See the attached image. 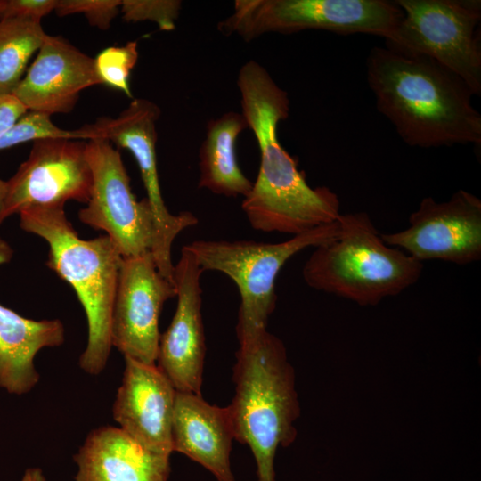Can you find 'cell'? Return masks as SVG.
Segmentation results:
<instances>
[{
  "instance_id": "1",
  "label": "cell",
  "mask_w": 481,
  "mask_h": 481,
  "mask_svg": "<svg viewBox=\"0 0 481 481\" xmlns=\"http://www.w3.org/2000/svg\"><path fill=\"white\" fill-rule=\"evenodd\" d=\"M237 86L241 113L260 151L257 180L241 203L251 227L294 236L336 222L341 214L337 194L328 187L309 186L278 140V124L289 111L287 93L255 61L240 68Z\"/></svg>"
},
{
  "instance_id": "2",
  "label": "cell",
  "mask_w": 481,
  "mask_h": 481,
  "mask_svg": "<svg viewBox=\"0 0 481 481\" xmlns=\"http://www.w3.org/2000/svg\"><path fill=\"white\" fill-rule=\"evenodd\" d=\"M367 80L378 110L408 145L481 143V115L466 83L435 60L387 44L367 59Z\"/></svg>"
},
{
  "instance_id": "3",
  "label": "cell",
  "mask_w": 481,
  "mask_h": 481,
  "mask_svg": "<svg viewBox=\"0 0 481 481\" xmlns=\"http://www.w3.org/2000/svg\"><path fill=\"white\" fill-rule=\"evenodd\" d=\"M233 381L235 395L228 407L235 440L249 446L257 481H276V452L294 442L300 413L294 371L282 341L266 330L240 343Z\"/></svg>"
},
{
  "instance_id": "4",
  "label": "cell",
  "mask_w": 481,
  "mask_h": 481,
  "mask_svg": "<svg viewBox=\"0 0 481 481\" xmlns=\"http://www.w3.org/2000/svg\"><path fill=\"white\" fill-rule=\"evenodd\" d=\"M20 215V227L49 245L46 265L74 289L87 320V344L79 358L88 374L101 373L112 347L110 322L122 257L107 235L83 240L64 208H37Z\"/></svg>"
},
{
  "instance_id": "5",
  "label": "cell",
  "mask_w": 481,
  "mask_h": 481,
  "mask_svg": "<svg viewBox=\"0 0 481 481\" xmlns=\"http://www.w3.org/2000/svg\"><path fill=\"white\" fill-rule=\"evenodd\" d=\"M338 222V236L315 247L303 266L310 288L375 306L419 281L423 263L387 244L366 212L340 214Z\"/></svg>"
},
{
  "instance_id": "6",
  "label": "cell",
  "mask_w": 481,
  "mask_h": 481,
  "mask_svg": "<svg viewBox=\"0 0 481 481\" xmlns=\"http://www.w3.org/2000/svg\"><path fill=\"white\" fill-rule=\"evenodd\" d=\"M338 220L278 243L255 240H198L183 246L203 271H217L237 285L240 304L236 327L239 343L266 330L276 307L275 281L285 263L301 250L336 238Z\"/></svg>"
},
{
  "instance_id": "7",
  "label": "cell",
  "mask_w": 481,
  "mask_h": 481,
  "mask_svg": "<svg viewBox=\"0 0 481 481\" xmlns=\"http://www.w3.org/2000/svg\"><path fill=\"white\" fill-rule=\"evenodd\" d=\"M403 16L395 2L384 0H237L219 28L247 41L265 33L324 29L374 34L391 42Z\"/></svg>"
},
{
  "instance_id": "8",
  "label": "cell",
  "mask_w": 481,
  "mask_h": 481,
  "mask_svg": "<svg viewBox=\"0 0 481 481\" xmlns=\"http://www.w3.org/2000/svg\"><path fill=\"white\" fill-rule=\"evenodd\" d=\"M404 16L387 45L428 56L481 94L480 0H397Z\"/></svg>"
},
{
  "instance_id": "9",
  "label": "cell",
  "mask_w": 481,
  "mask_h": 481,
  "mask_svg": "<svg viewBox=\"0 0 481 481\" xmlns=\"http://www.w3.org/2000/svg\"><path fill=\"white\" fill-rule=\"evenodd\" d=\"M86 152L93 185L79 220L104 231L122 257L151 252L156 240L152 210L146 198L138 201L133 193L119 152L103 139L86 142Z\"/></svg>"
},
{
  "instance_id": "10",
  "label": "cell",
  "mask_w": 481,
  "mask_h": 481,
  "mask_svg": "<svg viewBox=\"0 0 481 481\" xmlns=\"http://www.w3.org/2000/svg\"><path fill=\"white\" fill-rule=\"evenodd\" d=\"M159 115L160 110L154 102L136 98L118 117L99 118L78 130L84 140H107L133 154L155 221L156 240L151 254L159 273L170 280L174 273L172 243L182 231L196 225L199 220L190 211L171 214L163 200L156 157V122Z\"/></svg>"
},
{
  "instance_id": "11",
  "label": "cell",
  "mask_w": 481,
  "mask_h": 481,
  "mask_svg": "<svg viewBox=\"0 0 481 481\" xmlns=\"http://www.w3.org/2000/svg\"><path fill=\"white\" fill-rule=\"evenodd\" d=\"M80 140L44 139L33 143L28 159L6 181L0 224L9 216L37 208L87 203L93 175Z\"/></svg>"
},
{
  "instance_id": "12",
  "label": "cell",
  "mask_w": 481,
  "mask_h": 481,
  "mask_svg": "<svg viewBox=\"0 0 481 481\" xmlns=\"http://www.w3.org/2000/svg\"><path fill=\"white\" fill-rule=\"evenodd\" d=\"M382 240L423 263L437 259L464 265L481 259V200L465 190L446 201L422 199L404 230Z\"/></svg>"
},
{
  "instance_id": "13",
  "label": "cell",
  "mask_w": 481,
  "mask_h": 481,
  "mask_svg": "<svg viewBox=\"0 0 481 481\" xmlns=\"http://www.w3.org/2000/svg\"><path fill=\"white\" fill-rule=\"evenodd\" d=\"M175 295V285L159 273L151 252L122 257L110 322L112 346L124 356L156 364L159 314Z\"/></svg>"
},
{
  "instance_id": "14",
  "label": "cell",
  "mask_w": 481,
  "mask_h": 481,
  "mask_svg": "<svg viewBox=\"0 0 481 481\" xmlns=\"http://www.w3.org/2000/svg\"><path fill=\"white\" fill-rule=\"evenodd\" d=\"M204 271L184 247L174 265L177 306L160 335L156 365L178 392L201 395L206 343L201 315Z\"/></svg>"
},
{
  "instance_id": "15",
  "label": "cell",
  "mask_w": 481,
  "mask_h": 481,
  "mask_svg": "<svg viewBox=\"0 0 481 481\" xmlns=\"http://www.w3.org/2000/svg\"><path fill=\"white\" fill-rule=\"evenodd\" d=\"M124 358L113 418L119 428L144 448L171 455L176 390L156 364Z\"/></svg>"
},
{
  "instance_id": "16",
  "label": "cell",
  "mask_w": 481,
  "mask_h": 481,
  "mask_svg": "<svg viewBox=\"0 0 481 481\" xmlns=\"http://www.w3.org/2000/svg\"><path fill=\"white\" fill-rule=\"evenodd\" d=\"M98 84L94 59L63 37L47 35L12 95L27 110L51 116L72 110L80 92Z\"/></svg>"
},
{
  "instance_id": "17",
  "label": "cell",
  "mask_w": 481,
  "mask_h": 481,
  "mask_svg": "<svg viewBox=\"0 0 481 481\" xmlns=\"http://www.w3.org/2000/svg\"><path fill=\"white\" fill-rule=\"evenodd\" d=\"M233 440L234 428L228 406L212 405L201 395L176 391L173 452L200 464L217 481H237L230 461Z\"/></svg>"
},
{
  "instance_id": "18",
  "label": "cell",
  "mask_w": 481,
  "mask_h": 481,
  "mask_svg": "<svg viewBox=\"0 0 481 481\" xmlns=\"http://www.w3.org/2000/svg\"><path fill=\"white\" fill-rule=\"evenodd\" d=\"M75 481H168L170 455L150 451L121 428L94 429L74 456Z\"/></svg>"
},
{
  "instance_id": "19",
  "label": "cell",
  "mask_w": 481,
  "mask_h": 481,
  "mask_svg": "<svg viewBox=\"0 0 481 481\" xmlns=\"http://www.w3.org/2000/svg\"><path fill=\"white\" fill-rule=\"evenodd\" d=\"M12 254L0 237V265ZM63 342L64 327L59 319H29L0 304V388L15 395L29 392L39 380L34 365L37 354Z\"/></svg>"
},
{
  "instance_id": "20",
  "label": "cell",
  "mask_w": 481,
  "mask_h": 481,
  "mask_svg": "<svg viewBox=\"0 0 481 481\" xmlns=\"http://www.w3.org/2000/svg\"><path fill=\"white\" fill-rule=\"evenodd\" d=\"M248 123L242 113L228 111L208 123L199 152L198 187L226 197L243 198L253 183L242 173L236 158V142Z\"/></svg>"
},
{
  "instance_id": "21",
  "label": "cell",
  "mask_w": 481,
  "mask_h": 481,
  "mask_svg": "<svg viewBox=\"0 0 481 481\" xmlns=\"http://www.w3.org/2000/svg\"><path fill=\"white\" fill-rule=\"evenodd\" d=\"M47 34L41 20L11 17L0 19V95L12 94L24 77L27 64Z\"/></svg>"
},
{
  "instance_id": "22",
  "label": "cell",
  "mask_w": 481,
  "mask_h": 481,
  "mask_svg": "<svg viewBox=\"0 0 481 481\" xmlns=\"http://www.w3.org/2000/svg\"><path fill=\"white\" fill-rule=\"evenodd\" d=\"M50 117L44 112L27 111L1 137L0 150L44 139L84 140L78 129H62L54 125Z\"/></svg>"
},
{
  "instance_id": "23",
  "label": "cell",
  "mask_w": 481,
  "mask_h": 481,
  "mask_svg": "<svg viewBox=\"0 0 481 481\" xmlns=\"http://www.w3.org/2000/svg\"><path fill=\"white\" fill-rule=\"evenodd\" d=\"M137 41H129L121 46H110L94 59L97 76L101 84L107 85L132 97L129 75L138 60Z\"/></svg>"
},
{
  "instance_id": "24",
  "label": "cell",
  "mask_w": 481,
  "mask_h": 481,
  "mask_svg": "<svg viewBox=\"0 0 481 481\" xmlns=\"http://www.w3.org/2000/svg\"><path fill=\"white\" fill-rule=\"evenodd\" d=\"M180 7L181 2L174 0H122L120 11L126 21L151 20L168 31L175 29Z\"/></svg>"
},
{
  "instance_id": "25",
  "label": "cell",
  "mask_w": 481,
  "mask_h": 481,
  "mask_svg": "<svg viewBox=\"0 0 481 481\" xmlns=\"http://www.w3.org/2000/svg\"><path fill=\"white\" fill-rule=\"evenodd\" d=\"M121 0H57L58 16L83 13L89 24L100 29L110 28L120 11Z\"/></svg>"
},
{
  "instance_id": "26",
  "label": "cell",
  "mask_w": 481,
  "mask_h": 481,
  "mask_svg": "<svg viewBox=\"0 0 481 481\" xmlns=\"http://www.w3.org/2000/svg\"><path fill=\"white\" fill-rule=\"evenodd\" d=\"M57 0H4L0 19L20 17L41 20L42 17L54 11Z\"/></svg>"
},
{
  "instance_id": "27",
  "label": "cell",
  "mask_w": 481,
  "mask_h": 481,
  "mask_svg": "<svg viewBox=\"0 0 481 481\" xmlns=\"http://www.w3.org/2000/svg\"><path fill=\"white\" fill-rule=\"evenodd\" d=\"M27 111L14 95H0V139Z\"/></svg>"
},
{
  "instance_id": "28",
  "label": "cell",
  "mask_w": 481,
  "mask_h": 481,
  "mask_svg": "<svg viewBox=\"0 0 481 481\" xmlns=\"http://www.w3.org/2000/svg\"><path fill=\"white\" fill-rule=\"evenodd\" d=\"M21 481H46V480L41 469L30 468L25 471L21 478Z\"/></svg>"
},
{
  "instance_id": "29",
  "label": "cell",
  "mask_w": 481,
  "mask_h": 481,
  "mask_svg": "<svg viewBox=\"0 0 481 481\" xmlns=\"http://www.w3.org/2000/svg\"><path fill=\"white\" fill-rule=\"evenodd\" d=\"M5 184H6V181L0 179V213H1L3 200L4 197V192H5Z\"/></svg>"
},
{
  "instance_id": "30",
  "label": "cell",
  "mask_w": 481,
  "mask_h": 481,
  "mask_svg": "<svg viewBox=\"0 0 481 481\" xmlns=\"http://www.w3.org/2000/svg\"><path fill=\"white\" fill-rule=\"evenodd\" d=\"M4 0H0V12L4 6Z\"/></svg>"
}]
</instances>
